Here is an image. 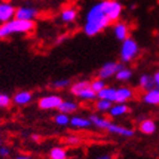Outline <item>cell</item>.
<instances>
[{
    "instance_id": "f546056e",
    "label": "cell",
    "mask_w": 159,
    "mask_h": 159,
    "mask_svg": "<svg viewBox=\"0 0 159 159\" xmlns=\"http://www.w3.org/2000/svg\"><path fill=\"white\" fill-rule=\"evenodd\" d=\"M65 142L67 144H70V146H77V144L81 143V139L76 135H70L65 139Z\"/></svg>"
},
{
    "instance_id": "e0dca14e",
    "label": "cell",
    "mask_w": 159,
    "mask_h": 159,
    "mask_svg": "<svg viewBox=\"0 0 159 159\" xmlns=\"http://www.w3.org/2000/svg\"><path fill=\"white\" fill-rule=\"evenodd\" d=\"M70 125L73 126L74 129H89L90 126L92 125L91 124V120L89 118H85L83 116H73L70 118Z\"/></svg>"
},
{
    "instance_id": "d590c367",
    "label": "cell",
    "mask_w": 159,
    "mask_h": 159,
    "mask_svg": "<svg viewBox=\"0 0 159 159\" xmlns=\"http://www.w3.org/2000/svg\"><path fill=\"white\" fill-rule=\"evenodd\" d=\"M32 139H33V141H39L40 136L38 135V134H33V135H32Z\"/></svg>"
},
{
    "instance_id": "52a82bcc",
    "label": "cell",
    "mask_w": 159,
    "mask_h": 159,
    "mask_svg": "<svg viewBox=\"0 0 159 159\" xmlns=\"http://www.w3.org/2000/svg\"><path fill=\"white\" fill-rule=\"evenodd\" d=\"M16 9L17 8H15L13 3L5 2V1L0 2V25L15 18Z\"/></svg>"
},
{
    "instance_id": "30bf717a",
    "label": "cell",
    "mask_w": 159,
    "mask_h": 159,
    "mask_svg": "<svg viewBox=\"0 0 159 159\" xmlns=\"http://www.w3.org/2000/svg\"><path fill=\"white\" fill-rule=\"evenodd\" d=\"M113 32L114 35L118 41H124L127 38H129V26L127 25V23L118 20L116 23H114L113 25Z\"/></svg>"
},
{
    "instance_id": "83f0119b",
    "label": "cell",
    "mask_w": 159,
    "mask_h": 159,
    "mask_svg": "<svg viewBox=\"0 0 159 159\" xmlns=\"http://www.w3.org/2000/svg\"><path fill=\"white\" fill-rule=\"evenodd\" d=\"M53 122L56 123L58 126H66L70 123V118L68 115L63 113H58L53 117Z\"/></svg>"
},
{
    "instance_id": "ffe728a7",
    "label": "cell",
    "mask_w": 159,
    "mask_h": 159,
    "mask_svg": "<svg viewBox=\"0 0 159 159\" xmlns=\"http://www.w3.org/2000/svg\"><path fill=\"white\" fill-rule=\"evenodd\" d=\"M88 88H90V81H88V80H81V81H77V82H74L70 85V93L75 97H79Z\"/></svg>"
},
{
    "instance_id": "603a6c76",
    "label": "cell",
    "mask_w": 159,
    "mask_h": 159,
    "mask_svg": "<svg viewBox=\"0 0 159 159\" xmlns=\"http://www.w3.org/2000/svg\"><path fill=\"white\" fill-rule=\"evenodd\" d=\"M132 76H133L132 70H129V68H127L125 66L123 67V68H120L117 72L116 75H115L116 80L119 81V82H127V81H129V80L132 79Z\"/></svg>"
},
{
    "instance_id": "4dcf8cb0",
    "label": "cell",
    "mask_w": 159,
    "mask_h": 159,
    "mask_svg": "<svg viewBox=\"0 0 159 159\" xmlns=\"http://www.w3.org/2000/svg\"><path fill=\"white\" fill-rule=\"evenodd\" d=\"M10 155V149L8 147L0 146V156L1 157H8Z\"/></svg>"
},
{
    "instance_id": "44dd1931",
    "label": "cell",
    "mask_w": 159,
    "mask_h": 159,
    "mask_svg": "<svg viewBox=\"0 0 159 159\" xmlns=\"http://www.w3.org/2000/svg\"><path fill=\"white\" fill-rule=\"evenodd\" d=\"M115 91H116V88H114V86H106L105 89L101 90L98 93V99L108 100V101L114 103V101H115Z\"/></svg>"
},
{
    "instance_id": "4fadbf2b",
    "label": "cell",
    "mask_w": 159,
    "mask_h": 159,
    "mask_svg": "<svg viewBox=\"0 0 159 159\" xmlns=\"http://www.w3.org/2000/svg\"><path fill=\"white\" fill-rule=\"evenodd\" d=\"M157 124L151 118H144L139 123V131L146 135H151L156 132Z\"/></svg>"
},
{
    "instance_id": "8992f818",
    "label": "cell",
    "mask_w": 159,
    "mask_h": 159,
    "mask_svg": "<svg viewBox=\"0 0 159 159\" xmlns=\"http://www.w3.org/2000/svg\"><path fill=\"white\" fill-rule=\"evenodd\" d=\"M39 16V10L34 7H29V6H23L20 7L16 9V14H15V18L22 20H31L34 22V20Z\"/></svg>"
},
{
    "instance_id": "ba28073f",
    "label": "cell",
    "mask_w": 159,
    "mask_h": 159,
    "mask_svg": "<svg viewBox=\"0 0 159 159\" xmlns=\"http://www.w3.org/2000/svg\"><path fill=\"white\" fill-rule=\"evenodd\" d=\"M135 96L134 90L129 86H119L116 88L115 91V101L114 103H126L127 101L132 100Z\"/></svg>"
},
{
    "instance_id": "e575fe53",
    "label": "cell",
    "mask_w": 159,
    "mask_h": 159,
    "mask_svg": "<svg viewBox=\"0 0 159 159\" xmlns=\"http://www.w3.org/2000/svg\"><path fill=\"white\" fill-rule=\"evenodd\" d=\"M65 39H66V37H65V35H61V37H59L56 40V43L57 44H59V43H61L63 41H65Z\"/></svg>"
},
{
    "instance_id": "1f68e13d",
    "label": "cell",
    "mask_w": 159,
    "mask_h": 159,
    "mask_svg": "<svg viewBox=\"0 0 159 159\" xmlns=\"http://www.w3.org/2000/svg\"><path fill=\"white\" fill-rule=\"evenodd\" d=\"M153 76V82H155V86L159 89V70L152 75Z\"/></svg>"
},
{
    "instance_id": "4316f807",
    "label": "cell",
    "mask_w": 159,
    "mask_h": 159,
    "mask_svg": "<svg viewBox=\"0 0 159 159\" xmlns=\"http://www.w3.org/2000/svg\"><path fill=\"white\" fill-rule=\"evenodd\" d=\"M70 85V79H58L52 81V83L50 84V86L55 90H63L66 89Z\"/></svg>"
},
{
    "instance_id": "74e56055",
    "label": "cell",
    "mask_w": 159,
    "mask_h": 159,
    "mask_svg": "<svg viewBox=\"0 0 159 159\" xmlns=\"http://www.w3.org/2000/svg\"><path fill=\"white\" fill-rule=\"evenodd\" d=\"M158 38H159V37H158Z\"/></svg>"
},
{
    "instance_id": "d4e9b609",
    "label": "cell",
    "mask_w": 159,
    "mask_h": 159,
    "mask_svg": "<svg viewBox=\"0 0 159 159\" xmlns=\"http://www.w3.org/2000/svg\"><path fill=\"white\" fill-rule=\"evenodd\" d=\"M77 98L83 100V101H94V100L98 99V94H97L91 88H88V89L84 90Z\"/></svg>"
},
{
    "instance_id": "d6a6232c",
    "label": "cell",
    "mask_w": 159,
    "mask_h": 159,
    "mask_svg": "<svg viewBox=\"0 0 159 159\" xmlns=\"http://www.w3.org/2000/svg\"><path fill=\"white\" fill-rule=\"evenodd\" d=\"M97 159H114V156L110 153H103V155H100V156L97 157Z\"/></svg>"
},
{
    "instance_id": "6da1fadb",
    "label": "cell",
    "mask_w": 159,
    "mask_h": 159,
    "mask_svg": "<svg viewBox=\"0 0 159 159\" xmlns=\"http://www.w3.org/2000/svg\"><path fill=\"white\" fill-rule=\"evenodd\" d=\"M123 13V5L117 0H100L94 3L85 15L83 32L88 37H94L110 24L118 22Z\"/></svg>"
},
{
    "instance_id": "f1b7e54d",
    "label": "cell",
    "mask_w": 159,
    "mask_h": 159,
    "mask_svg": "<svg viewBox=\"0 0 159 159\" xmlns=\"http://www.w3.org/2000/svg\"><path fill=\"white\" fill-rule=\"evenodd\" d=\"M13 99L6 93H0V108H8L11 105Z\"/></svg>"
},
{
    "instance_id": "5b68a950",
    "label": "cell",
    "mask_w": 159,
    "mask_h": 159,
    "mask_svg": "<svg viewBox=\"0 0 159 159\" xmlns=\"http://www.w3.org/2000/svg\"><path fill=\"white\" fill-rule=\"evenodd\" d=\"M124 65L120 63H116V61H107L101 66L99 70H98V77L102 80H108L110 77L115 76L120 68H123Z\"/></svg>"
},
{
    "instance_id": "8fae6325",
    "label": "cell",
    "mask_w": 159,
    "mask_h": 159,
    "mask_svg": "<svg viewBox=\"0 0 159 159\" xmlns=\"http://www.w3.org/2000/svg\"><path fill=\"white\" fill-rule=\"evenodd\" d=\"M11 99H13V103L17 106H26L33 100V94L27 90H22L15 93Z\"/></svg>"
},
{
    "instance_id": "7c38bea8",
    "label": "cell",
    "mask_w": 159,
    "mask_h": 159,
    "mask_svg": "<svg viewBox=\"0 0 159 159\" xmlns=\"http://www.w3.org/2000/svg\"><path fill=\"white\" fill-rule=\"evenodd\" d=\"M142 101L146 105L149 106H159V89L158 88H152L151 90L144 91L141 97Z\"/></svg>"
},
{
    "instance_id": "9a60e30c",
    "label": "cell",
    "mask_w": 159,
    "mask_h": 159,
    "mask_svg": "<svg viewBox=\"0 0 159 159\" xmlns=\"http://www.w3.org/2000/svg\"><path fill=\"white\" fill-rule=\"evenodd\" d=\"M129 107L126 103H114L110 110L108 111V115L113 118H118V117H122L126 114H129Z\"/></svg>"
},
{
    "instance_id": "9c48e42d",
    "label": "cell",
    "mask_w": 159,
    "mask_h": 159,
    "mask_svg": "<svg viewBox=\"0 0 159 159\" xmlns=\"http://www.w3.org/2000/svg\"><path fill=\"white\" fill-rule=\"evenodd\" d=\"M107 132L111 133V134H115V135L123 136V138H132L134 136V129H131V127H126V126L119 125L116 123H110L108 129H107Z\"/></svg>"
},
{
    "instance_id": "3957f363",
    "label": "cell",
    "mask_w": 159,
    "mask_h": 159,
    "mask_svg": "<svg viewBox=\"0 0 159 159\" xmlns=\"http://www.w3.org/2000/svg\"><path fill=\"white\" fill-rule=\"evenodd\" d=\"M140 52L139 44L135 40L132 38H127L124 40L120 46V51H119V57L122 63H131L135 59Z\"/></svg>"
},
{
    "instance_id": "7402d4cb",
    "label": "cell",
    "mask_w": 159,
    "mask_h": 159,
    "mask_svg": "<svg viewBox=\"0 0 159 159\" xmlns=\"http://www.w3.org/2000/svg\"><path fill=\"white\" fill-rule=\"evenodd\" d=\"M67 150L63 147H53L49 151L50 159H67Z\"/></svg>"
},
{
    "instance_id": "8d00e7d4",
    "label": "cell",
    "mask_w": 159,
    "mask_h": 159,
    "mask_svg": "<svg viewBox=\"0 0 159 159\" xmlns=\"http://www.w3.org/2000/svg\"><path fill=\"white\" fill-rule=\"evenodd\" d=\"M2 144V139H1V136H0V146Z\"/></svg>"
},
{
    "instance_id": "5bb4252c",
    "label": "cell",
    "mask_w": 159,
    "mask_h": 159,
    "mask_svg": "<svg viewBox=\"0 0 159 159\" xmlns=\"http://www.w3.org/2000/svg\"><path fill=\"white\" fill-rule=\"evenodd\" d=\"M89 119L91 120V124H92L94 127H97V129H103V131H107L109 124L111 123L110 119L106 118V117H103V116H100L98 114L90 115Z\"/></svg>"
},
{
    "instance_id": "277c9868",
    "label": "cell",
    "mask_w": 159,
    "mask_h": 159,
    "mask_svg": "<svg viewBox=\"0 0 159 159\" xmlns=\"http://www.w3.org/2000/svg\"><path fill=\"white\" fill-rule=\"evenodd\" d=\"M63 102V98L58 94H48L41 97L38 101V106L42 110H53L58 109Z\"/></svg>"
},
{
    "instance_id": "ac0fdd59",
    "label": "cell",
    "mask_w": 159,
    "mask_h": 159,
    "mask_svg": "<svg viewBox=\"0 0 159 159\" xmlns=\"http://www.w3.org/2000/svg\"><path fill=\"white\" fill-rule=\"evenodd\" d=\"M77 109H79V105H77V102L73 101V100H63L61 105L58 108L59 113L66 114V115L74 114Z\"/></svg>"
},
{
    "instance_id": "2e32d148",
    "label": "cell",
    "mask_w": 159,
    "mask_h": 159,
    "mask_svg": "<svg viewBox=\"0 0 159 159\" xmlns=\"http://www.w3.org/2000/svg\"><path fill=\"white\" fill-rule=\"evenodd\" d=\"M60 20L65 24H70L77 18V10L74 7H67L60 13Z\"/></svg>"
},
{
    "instance_id": "cb8c5ba5",
    "label": "cell",
    "mask_w": 159,
    "mask_h": 159,
    "mask_svg": "<svg viewBox=\"0 0 159 159\" xmlns=\"http://www.w3.org/2000/svg\"><path fill=\"white\" fill-rule=\"evenodd\" d=\"M113 105L114 103L108 101V100L98 99V100H96V102H94V108H96L97 111H100V113H108Z\"/></svg>"
},
{
    "instance_id": "7a4b0ae2",
    "label": "cell",
    "mask_w": 159,
    "mask_h": 159,
    "mask_svg": "<svg viewBox=\"0 0 159 159\" xmlns=\"http://www.w3.org/2000/svg\"><path fill=\"white\" fill-rule=\"evenodd\" d=\"M35 29V23L31 20H22L13 18L0 25V39H7L11 34H27Z\"/></svg>"
},
{
    "instance_id": "836d02e7",
    "label": "cell",
    "mask_w": 159,
    "mask_h": 159,
    "mask_svg": "<svg viewBox=\"0 0 159 159\" xmlns=\"http://www.w3.org/2000/svg\"><path fill=\"white\" fill-rule=\"evenodd\" d=\"M15 159H33L31 156H27V155H20V156H17Z\"/></svg>"
},
{
    "instance_id": "484cf974",
    "label": "cell",
    "mask_w": 159,
    "mask_h": 159,
    "mask_svg": "<svg viewBox=\"0 0 159 159\" xmlns=\"http://www.w3.org/2000/svg\"><path fill=\"white\" fill-rule=\"evenodd\" d=\"M106 86H107L106 81L102 80V79H99V77H97V79H94L93 81L90 82V88H91V89H92L97 94H98L101 90L105 89Z\"/></svg>"
},
{
    "instance_id": "d6986e66",
    "label": "cell",
    "mask_w": 159,
    "mask_h": 159,
    "mask_svg": "<svg viewBox=\"0 0 159 159\" xmlns=\"http://www.w3.org/2000/svg\"><path fill=\"white\" fill-rule=\"evenodd\" d=\"M139 86L140 89L144 91L151 90L152 88H155V82H153V76L150 74H142L139 79Z\"/></svg>"
}]
</instances>
